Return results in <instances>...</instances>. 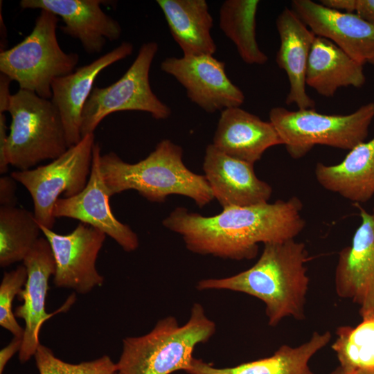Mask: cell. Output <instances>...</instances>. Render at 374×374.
<instances>
[{"label":"cell","mask_w":374,"mask_h":374,"mask_svg":"<svg viewBox=\"0 0 374 374\" xmlns=\"http://www.w3.org/2000/svg\"><path fill=\"white\" fill-rule=\"evenodd\" d=\"M305 244L294 239L264 244L257 262L235 275L206 278L197 284L199 290H224L244 293L262 301L270 326L287 317L305 319L310 278Z\"/></svg>","instance_id":"2"},{"label":"cell","mask_w":374,"mask_h":374,"mask_svg":"<svg viewBox=\"0 0 374 374\" xmlns=\"http://www.w3.org/2000/svg\"><path fill=\"white\" fill-rule=\"evenodd\" d=\"M269 121L278 132L290 156L299 159L316 145L350 150L365 141L374 118V102L346 115H328L314 109L290 111L270 109Z\"/></svg>","instance_id":"7"},{"label":"cell","mask_w":374,"mask_h":374,"mask_svg":"<svg viewBox=\"0 0 374 374\" xmlns=\"http://www.w3.org/2000/svg\"><path fill=\"white\" fill-rule=\"evenodd\" d=\"M39 224L55 258L53 283L57 287L84 294L103 284L104 278L98 273L96 262L105 240V233L82 222L66 235Z\"/></svg>","instance_id":"10"},{"label":"cell","mask_w":374,"mask_h":374,"mask_svg":"<svg viewBox=\"0 0 374 374\" xmlns=\"http://www.w3.org/2000/svg\"><path fill=\"white\" fill-rule=\"evenodd\" d=\"M160 67L183 86L192 103L207 113L244 103V95L228 78L225 63L212 55L168 57Z\"/></svg>","instance_id":"11"},{"label":"cell","mask_w":374,"mask_h":374,"mask_svg":"<svg viewBox=\"0 0 374 374\" xmlns=\"http://www.w3.org/2000/svg\"><path fill=\"white\" fill-rule=\"evenodd\" d=\"M8 112L12 121L7 157L17 170L55 159L69 148L60 114L51 99L19 89L11 95Z\"/></svg>","instance_id":"5"},{"label":"cell","mask_w":374,"mask_h":374,"mask_svg":"<svg viewBox=\"0 0 374 374\" xmlns=\"http://www.w3.org/2000/svg\"><path fill=\"white\" fill-rule=\"evenodd\" d=\"M297 197L247 206H231L206 217L184 207L175 208L162 223L181 235L195 253L235 260L256 257L259 243L294 239L305 226Z\"/></svg>","instance_id":"1"},{"label":"cell","mask_w":374,"mask_h":374,"mask_svg":"<svg viewBox=\"0 0 374 374\" xmlns=\"http://www.w3.org/2000/svg\"><path fill=\"white\" fill-rule=\"evenodd\" d=\"M100 170L109 195L136 190L151 202L163 203L170 195L188 197L200 208L213 199L204 175L190 170L183 161V149L169 139L161 141L145 159L124 161L114 152L100 157Z\"/></svg>","instance_id":"3"},{"label":"cell","mask_w":374,"mask_h":374,"mask_svg":"<svg viewBox=\"0 0 374 374\" xmlns=\"http://www.w3.org/2000/svg\"><path fill=\"white\" fill-rule=\"evenodd\" d=\"M109 4L102 0H21L22 9L45 10L60 16L64 25L60 27L64 34L78 39L89 54L98 53L107 40L120 38V24L101 8Z\"/></svg>","instance_id":"17"},{"label":"cell","mask_w":374,"mask_h":374,"mask_svg":"<svg viewBox=\"0 0 374 374\" xmlns=\"http://www.w3.org/2000/svg\"><path fill=\"white\" fill-rule=\"evenodd\" d=\"M157 3L183 55H214L213 19L205 0H157Z\"/></svg>","instance_id":"24"},{"label":"cell","mask_w":374,"mask_h":374,"mask_svg":"<svg viewBox=\"0 0 374 374\" xmlns=\"http://www.w3.org/2000/svg\"><path fill=\"white\" fill-rule=\"evenodd\" d=\"M100 148L96 143L93 149L91 173L84 188L71 197L59 198L53 215L69 217L91 225L114 240L124 251L130 252L139 247V238L127 224L116 218L112 211L109 194L100 170Z\"/></svg>","instance_id":"12"},{"label":"cell","mask_w":374,"mask_h":374,"mask_svg":"<svg viewBox=\"0 0 374 374\" xmlns=\"http://www.w3.org/2000/svg\"><path fill=\"white\" fill-rule=\"evenodd\" d=\"M116 374H120V373H116Z\"/></svg>","instance_id":"37"},{"label":"cell","mask_w":374,"mask_h":374,"mask_svg":"<svg viewBox=\"0 0 374 374\" xmlns=\"http://www.w3.org/2000/svg\"><path fill=\"white\" fill-rule=\"evenodd\" d=\"M280 38L276 62L287 74L290 90L287 105L295 104L299 109H314L315 102L306 92L308 58L316 35L292 8H285L276 20Z\"/></svg>","instance_id":"20"},{"label":"cell","mask_w":374,"mask_h":374,"mask_svg":"<svg viewBox=\"0 0 374 374\" xmlns=\"http://www.w3.org/2000/svg\"><path fill=\"white\" fill-rule=\"evenodd\" d=\"M291 6L316 36L330 40L357 62L364 65L374 54V24L355 13L311 0H293Z\"/></svg>","instance_id":"15"},{"label":"cell","mask_w":374,"mask_h":374,"mask_svg":"<svg viewBox=\"0 0 374 374\" xmlns=\"http://www.w3.org/2000/svg\"><path fill=\"white\" fill-rule=\"evenodd\" d=\"M94 134L84 136L75 145L48 164L10 175L27 189L34 206L35 217L41 225L53 229V209L61 194L73 197L86 186L91 173Z\"/></svg>","instance_id":"9"},{"label":"cell","mask_w":374,"mask_h":374,"mask_svg":"<svg viewBox=\"0 0 374 374\" xmlns=\"http://www.w3.org/2000/svg\"><path fill=\"white\" fill-rule=\"evenodd\" d=\"M258 0H226L219 11V26L235 45L244 62L265 64L267 55L260 50L256 40Z\"/></svg>","instance_id":"25"},{"label":"cell","mask_w":374,"mask_h":374,"mask_svg":"<svg viewBox=\"0 0 374 374\" xmlns=\"http://www.w3.org/2000/svg\"><path fill=\"white\" fill-rule=\"evenodd\" d=\"M27 271L24 265L5 272L0 285V326L14 337H22L24 329L17 323L12 312V303L25 285Z\"/></svg>","instance_id":"29"},{"label":"cell","mask_w":374,"mask_h":374,"mask_svg":"<svg viewBox=\"0 0 374 374\" xmlns=\"http://www.w3.org/2000/svg\"><path fill=\"white\" fill-rule=\"evenodd\" d=\"M27 279L17 295L22 305L17 307L15 317L25 322L24 333L19 359L28 362L39 346V332L44 322L53 314L46 312L45 303L48 280L55 273V261L51 245L46 238L40 237L23 260Z\"/></svg>","instance_id":"14"},{"label":"cell","mask_w":374,"mask_h":374,"mask_svg":"<svg viewBox=\"0 0 374 374\" xmlns=\"http://www.w3.org/2000/svg\"><path fill=\"white\" fill-rule=\"evenodd\" d=\"M329 374H359V373L347 371L339 365L335 369L331 371Z\"/></svg>","instance_id":"35"},{"label":"cell","mask_w":374,"mask_h":374,"mask_svg":"<svg viewBox=\"0 0 374 374\" xmlns=\"http://www.w3.org/2000/svg\"><path fill=\"white\" fill-rule=\"evenodd\" d=\"M16 180L11 176L3 175L0 178V204L1 206H16Z\"/></svg>","instance_id":"30"},{"label":"cell","mask_w":374,"mask_h":374,"mask_svg":"<svg viewBox=\"0 0 374 374\" xmlns=\"http://www.w3.org/2000/svg\"><path fill=\"white\" fill-rule=\"evenodd\" d=\"M39 374H116L118 366L108 355L79 364L65 362L48 347L39 344L35 355Z\"/></svg>","instance_id":"28"},{"label":"cell","mask_w":374,"mask_h":374,"mask_svg":"<svg viewBox=\"0 0 374 374\" xmlns=\"http://www.w3.org/2000/svg\"><path fill=\"white\" fill-rule=\"evenodd\" d=\"M12 80L5 74H0V113L8 112L10 96V83Z\"/></svg>","instance_id":"34"},{"label":"cell","mask_w":374,"mask_h":374,"mask_svg":"<svg viewBox=\"0 0 374 374\" xmlns=\"http://www.w3.org/2000/svg\"><path fill=\"white\" fill-rule=\"evenodd\" d=\"M351 11L374 24V0H352Z\"/></svg>","instance_id":"32"},{"label":"cell","mask_w":374,"mask_h":374,"mask_svg":"<svg viewBox=\"0 0 374 374\" xmlns=\"http://www.w3.org/2000/svg\"><path fill=\"white\" fill-rule=\"evenodd\" d=\"M314 174L325 189L357 204L368 202L374 195V137L357 145L338 164L317 163Z\"/></svg>","instance_id":"21"},{"label":"cell","mask_w":374,"mask_h":374,"mask_svg":"<svg viewBox=\"0 0 374 374\" xmlns=\"http://www.w3.org/2000/svg\"><path fill=\"white\" fill-rule=\"evenodd\" d=\"M57 15L41 10L31 33L21 42L0 52V71L20 89L51 99V84L71 73L79 61L75 53H66L57 39Z\"/></svg>","instance_id":"6"},{"label":"cell","mask_w":374,"mask_h":374,"mask_svg":"<svg viewBox=\"0 0 374 374\" xmlns=\"http://www.w3.org/2000/svg\"><path fill=\"white\" fill-rule=\"evenodd\" d=\"M356 326H341L331 347L339 366L359 374H374V310L360 314Z\"/></svg>","instance_id":"26"},{"label":"cell","mask_w":374,"mask_h":374,"mask_svg":"<svg viewBox=\"0 0 374 374\" xmlns=\"http://www.w3.org/2000/svg\"><path fill=\"white\" fill-rule=\"evenodd\" d=\"M158 49L156 42L143 44L120 79L109 86L93 88L82 114V138L93 134L107 116L116 112H145L156 120H165L171 115L170 107L154 93L150 84V70Z\"/></svg>","instance_id":"8"},{"label":"cell","mask_w":374,"mask_h":374,"mask_svg":"<svg viewBox=\"0 0 374 374\" xmlns=\"http://www.w3.org/2000/svg\"><path fill=\"white\" fill-rule=\"evenodd\" d=\"M361 224L351 244L339 253L335 269L337 294L359 306V314L374 310V208L368 213L359 204Z\"/></svg>","instance_id":"13"},{"label":"cell","mask_w":374,"mask_h":374,"mask_svg":"<svg viewBox=\"0 0 374 374\" xmlns=\"http://www.w3.org/2000/svg\"><path fill=\"white\" fill-rule=\"evenodd\" d=\"M133 49L131 42H123L91 63L53 80L51 100L60 114L69 148L82 139V114L96 78L107 66L130 55Z\"/></svg>","instance_id":"18"},{"label":"cell","mask_w":374,"mask_h":374,"mask_svg":"<svg viewBox=\"0 0 374 374\" xmlns=\"http://www.w3.org/2000/svg\"><path fill=\"white\" fill-rule=\"evenodd\" d=\"M367 62L372 65H374V54L371 57H369Z\"/></svg>","instance_id":"36"},{"label":"cell","mask_w":374,"mask_h":374,"mask_svg":"<svg viewBox=\"0 0 374 374\" xmlns=\"http://www.w3.org/2000/svg\"><path fill=\"white\" fill-rule=\"evenodd\" d=\"M216 325L199 303H194L188 320L180 326L175 317L159 320L148 333L123 339L116 363L120 374H170L190 368L195 348L207 342Z\"/></svg>","instance_id":"4"},{"label":"cell","mask_w":374,"mask_h":374,"mask_svg":"<svg viewBox=\"0 0 374 374\" xmlns=\"http://www.w3.org/2000/svg\"><path fill=\"white\" fill-rule=\"evenodd\" d=\"M212 144L231 157L254 165L268 148L283 142L270 121L236 107L221 112Z\"/></svg>","instance_id":"19"},{"label":"cell","mask_w":374,"mask_h":374,"mask_svg":"<svg viewBox=\"0 0 374 374\" xmlns=\"http://www.w3.org/2000/svg\"><path fill=\"white\" fill-rule=\"evenodd\" d=\"M23 338L14 337L12 341L4 347L0 351V374H2L3 370L11 357L17 353L19 352L21 344Z\"/></svg>","instance_id":"33"},{"label":"cell","mask_w":374,"mask_h":374,"mask_svg":"<svg viewBox=\"0 0 374 374\" xmlns=\"http://www.w3.org/2000/svg\"><path fill=\"white\" fill-rule=\"evenodd\" d=\"M34 213L17 206L0 207V266L24 260L40 238Z\"/></svg>","instance_id":"27"},{"label":"cell","mask_w":374,"mask_h":374,"mask_svg":"<svg viewBox=\"0 0 374 374\" xmlns=\"http://www.w3.org/2000/svg\"><path fill=\"white\" fill-rule=\"evenodd\" d=\"M203 170L223 208L265 204L271 196V186L257 177L253 164L231 157L212 143L206 148Z\"/></svg>","instance_id":"16"},{"label":"cell","mask_w":374,"mask_h":374,"mask_svg":"<svg viewBox=\"0 0 374 374\" xmlns=\"http://www.w3.org/2000/svg\"><path fill=\"white\" fill-rule=\"evenodd\" d=\"M8 127L4 113H0V173L5 174L8 170L9 161L7 157Z\"/></svg>","instance_id":"31"},{"label":"cell","mask_w":374,"mask_h":374,"mask_svg":"<svg viewBox=\"0 0 374 374\" xmlns=\"http://www.w3.org/2000/svg\"><path fill=\"white\" fill-rule=\"evenodd\" d=\"M329 331L314 332L309 340L292 347L284 344L272 355L232 367L217 368L193 358L188 374H314L309 366L311 358L330 341Z\"/></svg>","instance_id":"22"},{"label":"cell","mask_w":374,"mask_h":374,"mask_svg":"<svg viewBox=\"0 0 374 374\" xmlns=\"http://www.w3.org/2000/svg\"><path fill=\"white\" fill-rule=\"evenodd\" d=\"M306 84L327 98L341 87L359 88L366 82L363 64L330 40L316 36L310 52Z\"/></svg>","instance_id":"23"}]
</instances>
